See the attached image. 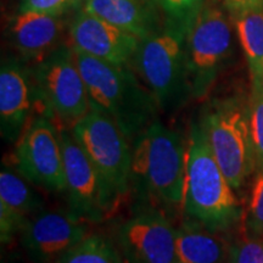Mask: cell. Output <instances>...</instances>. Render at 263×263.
Wrapping results in <instances>:
<instances>
[{
  "label": "cell",
  "mask_w": 263,
  "mask_h": 263,
  "mask_svg": "<svg viewBox=\"0 0 263 263\" xmlns=\"http://www.w3.org/2000/svg\"><path fill=\"white\" fill-rule=\"evenodd\" d=\"M227 263H263V234L249 235L241 229L238 238L229 241Z\"/></svg>",
  "instance_id": "7402d4cb"
},
{
  "label": "cell",
  "mask_w": 263,
  "mask_h": 263,
  "mask_svg": "<svg viewBox=\"0 0 263 263\" xmlns=\"http://www.w3.org/2000/svg\"><path fill=\"white\" fill-rule=\"evenodd\" d=\"M31 182L15 168L2 167L0 172V209L14 215L21 222L44 210V200Z\"/></svg>",
  "instance_id": "ac0fdd59"
},
{
  "label": "cell",
  "mask_w": 263,
  "mask_h": 263,
  "mask_svg": "<svg viewBox=\"0 0 263 263\" xmlns=\"http://www.w3.org/2000/svg\"><path fill=\"white\" fill-rule=\"evenodd\" d=\"M250 128L254 141L257 170L263 167V82L252 84L249 101Z\"/></svg>",
  "instance_id": "603a6c76"
},
{
  "label": "cell",
  "mask_w": 263,
  "mask_h": 263,
  "mask_svg": "<svg viewBox=\"0 0 263 263\" xmlns=\"http://www.w3.org/2000/svg\"><path fill=\"white\" fill-rule=\"evenodd\" d=\"M186 145L183 219L213 232L228 233L242 222L244 210L207 143L199 121L192 122Z\"/></svg>",
  "instance_id": "7a4b0ae2"
},
{
  "label": "cell",
  "mask_w": 263,
  "mask_h": 263,
  "mask_svg": "<svg viewBox=\"0 0 263 263\" xmlns=\"http://www.w3.org/2000/svg\"><path fill=\"white\" fill-rule=\"evenodd\" d=\"M241 227L249 235L263 234V167L257 170Z\"/></svg>",
  "instance_id": "cb8c5ba5"
},
{
  "label": "cell",
  "mask_w": 263,
  "mask_h": 263,
  "mask_svg": "<svg viewBox=\"0 0 263 263\" xmlns=\"http://www.w3.org/2000/svg\"><path fill=\"white\" fill-rule=\"evenodd\" d=\"M14 162L15 170L33 185L50 193L65 192L60 128L47 115L32 118L26 127L16 141Z\"/></svg>",
  "instance_id": "9c48e42d"
},
{
  "label": "cell",
  "mask_w": 263,
  "mask_h": 263,
  "mask_svg": "<svg viewBox=\"0 0 263 263\" xmlns=\"http://www.w3.org/2000/svg\"><path fill=\"white\" fill-rule=\"evenodd\" d=\"M68 211L88 223L101 222L108 213L100 179L71 129L60 128Z\"/></svg>",
  "instance_id": "7c38bea8"
},
{
  "label": "cell",
  "mask_w": 263,
  "mask_h": 263,
  "mask_svg": "<svg viewBox=\"0 0 263 263\" xmlns=\"http://www.w3.org/2000/svg\"><path fill=\"white\" fill-rule=\"evenodd\" d=\"M37 104L59 128L71 129L91 110L73 48L60 44L33 71Z\"/></svg>",
  "instance_id": "52a82bcc"
},
{
  "label": "cell",
  "mask_w": 263,
  "mask_h": 263,
  "mask_svg": "<svg viewBox=\"0 0 263 263\" xmlns=\"http://www.w3.org/2000/svg\"><path fill=\"white\" fill-rule=\"evenodd\" d=\"M226 234L183 219L176 228L177 263H227L229 240Z\"/></svg>",
  "instance_id": "e0dca14e"
},
{
  "label": "cell",
  "mask_w": 263,
  "mask_h": 263,
  "mask_svg": "<svg viewBox=\"0 0 263 263\" xmlns=\"http://www.w3.org/2000/svg\"><path fill=\"white\" fill-rule=\"evenodd\" d=\"M240 44L248 61L251 83L263 82V8L249 9L233 16Z\"/></svg>",
  "instance_id": "d6986e66"
},
{
  "label": "cell",
  "mask_w": 263,
  "mask_h": 263,
  "mask_svg": "<svg viewBox=\"0 0 263 263\" xmlns=\"http://www.w3.org/2000/svg\"><path fill=\"white\" fill-rule=\"evenodd\" d=\"M89 224L70 211L42 210L25 222L20 240L33 262L55 263L89 235Z\"/></svg>",
  "instance_id": "8fae6325"
},
{
  "label": "cell",
  "mask_w": 263,
  "mask_h": 263,
  "mask_svg": "<svg viewBox=\"0 0 263 263\" xmlns=\"http://www.w3.org/2000/svg\"><path fill=\"white\" fill-rule=\"evenodd\" d=\"M83 2L84 0H21L18 12H39L61 16Z\"/></svg>",
  "instance_id": "d4e9b609"
},
{
  "label": "cell",
  "mask_w": 263,
  "mask_h": 263,
  "mask_svg": "<svg viewBox=\"0 0 263 263\" xmlns=\"http://www.w3.org/2000/svg\"><path fill=\"white\" fill-rule=\"evenodd\" d=\"M116 238L126 263H177L176 228L161 210L146 207L132 216Z\"/></svg>",
  "instance_id": "30bf717a"
},
{
  "label": "cell",
  "mask_w": 263,
  "mask_h": 263,
  "mask_svg": "<svg viewBox=\"0 0 263 263\" xmlns=\"http://www.w3.org/2000/svg\"><path fill=\"white\" fill-rule=\"evenodd\" d=\"M71 133L93 163L111 213L130 190V141L114 120L93 108Z\"/></svg>",
  "instance_id": "8992f818"
},
{
  "label": "cell",
  "mask_w": 263,
  "mask_h": 263,
  "mask_svg": "<svg viewBox=\"0 0 263 263\" xmlns=\"http://www.w3.org/2000/svg\"><path fill=\"white\" fill-rule=\"evenodd\" d=\"M74 50L89 95L90 107L117 123L128 140L157 120L160 111L153 94L129 66H117Z\"/></svg>",
  "instance_id": "3957f363"
},
{
  "label": "cell",
  "mask_w": 263,
  "mask_h": 263,
  "mask_svg": "<svg viewBox=\"0 0 263 263\" xmlns=\"http://www.w3.org/2000/svg\"><path fill=\"white\" fill-rule=\"evenodd\" d=\"M61 28L60 16L18 12L10 25V37L25 60L39 62L60 45Z\"/></svg>",
  "instance_id": "9a60e30c"
},
{
  "label": "cell",
  "mask_w": 263,
  "mask_h": 263,
  "mask_svg": "<svg viewBox=\"0 0 263 263\" xmlns=\"http://www.w3.org/2000/svg\"><path fill=\"white\" fill-rule=\"evenodd\" d=\"M224 5L206 0L186 39L193 99L206 98L233 52V32Z\"/></svg>",
  "instance_id": "ba28073f"
},
{
  "label": "cell",
  "mask_w": 263,
  "mask_h": 263,
  "mask_svg": "<svg viewBox=\"0 0 263 263\" xmlns=\"http://www.w3.org/2000/svg\"><path fill=\"white\" fill-rule=\"evenodd\" d=\"M37 104L34 82L15 59L3 62L0 70V132L6 143L16 144L32 120Z\"/></svg>",
  "instance_id": "5bb4252c"
},
{
  "label": "cell",
  "mask_w": 263,
  "mask_h": 263,
  "mask_svg": "<svg viewBox=\"0 0 263 263\" xmlns=\"http://www.w3.org/2000/svg\"><path fill=\"white\" fill-rule=\"evenodd\" d=\"M68 33L76 50L117 66L133 62L140 42L136 35L85 10L74 16Z\"/></svg>",
  "instance_id": "4fadbf2b"
},
{
  "label": "cell",
  "mask_w": 263,
  "mask_h": 263,
  "mask_svg": "<svg viewBox=\"0 0 263 263\" xmlns=\"http://www.w3.org/2000/svg\"><path fill=\"white\" fill-rule=\"evenodd\" d=\"M189 29L164 20L162 26L140 39L133 66L153 94L160 111L172 114L192 99L188 68Z\"/></svg>",
  "instance_id": "277c9868"
},
{
  "label": "cell",
  "mask_w": 263,
  "mask_h": 263,
  "mask_svg": "<svg viewBox=\"0 0 263 263\" xmlns=\"http://www.w3.org/2000/svg\"><path fill=\"white\" fill-rule=\"evenodd\" d=\"M186 145L179 130L157 120L132 141L130 189L167 216L182 212Z\"/></svg>",
  "instance_id": "6da1fadb"
},
{
  "label": "cell",
  "mask_w": 263,
  "mask_h": 263,
  "mask_svg": "<svg viewBox=\"0 0 263 263\" xmlns=\"http://www.w3.org/2000/svg\"><path fill=\"white\" fill-rule=\"evenodd\" d=\"M153 0H84L83 10L143 39L162 24Z\"/></svg>",
  "instance_id": "2e32d148"
},
{
  "label": "cell",
  "mask_w": 263,
  "mask_h": 263,
  "mask_svg": "<svg viewBox=\"0 0 263 263\" xmlns=\"http://www.w3.org/2000/svg\"><path fill=\"white\" fill-rule=\"evenodd\" d=\"M164 16V20L190 29L206 0H153Z\"/></svg>",
  "instance_id": "44dd1931"
},
{
  "label": "cell",
  "mask_w": 263,
  "mask_h": 263,
  "mask_svg": "<svg viewBox=\"0 0 263 263\" xmlns=\"http://www.w3.org/2000/svg\"><path fill=\"white\" fill-rule=\"evenodd\" d=\"M55 263H126L120 249L100 234H89Z\"/></svg>",
  "instance_id": "ffe728a7"
},
{
  "label": "cell",
  "mask_w": 263,
  "mask_h": 263,
  "mask_svg": "<svg viewBox=\"0 0 263 263\" xmlns=\"http://www.w3.org/2000/svg\"><path fill=\"white\" fill-rule=\"evenodd\" d=\"M221 2L232 17L249 9L263 8V0H221Z\"/></svg>",
  "instance_id": "484cf974"
},
{
  "label": "cell",
  "mask_w": 263,
  "mask_h": 263,
  "mask_svg": "<svg viewBox=\"0 0 263 263\" xmlns=\"http://www.w3.org/2000/svg\"><path fill=\"white\" fill-rule=\"evenodd\" d=\"M199 122L227 180L239 193L257 170L249 105L235 97L215 99L203 107Z\"/></svg>",
  "instance_id": "5b68a950"
}]
</instances>
